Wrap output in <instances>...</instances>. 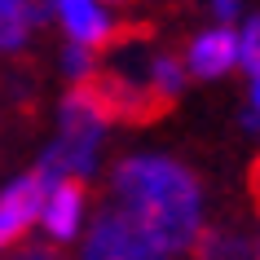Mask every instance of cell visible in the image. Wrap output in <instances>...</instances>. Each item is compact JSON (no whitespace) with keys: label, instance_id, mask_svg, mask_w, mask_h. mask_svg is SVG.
<instances>
[{"label":"cell","instance_id":"6da1fadb","mask_svg":"<svg viewBox=\"0 0 260 260\" xmlns=\"http://www.w3.org/2000/svg\"><path fill=\"white\" fill-rule=\"evenodd\" d=\"M110 203H119L168 256H181L203 225V190L185 164L164 154L123 159L110 181Z\"/></svg>","mask_w":260,"mask_h":260},{"label":"cell","instance_id":"7a4b0ae2","mask_svg":"<svg viewBox=\"0 0 260 260\" xmlns=\"http://www.w3.org/2000/svg\"><path fill=\"white\" fill-rule=\"evenodd\" d=\"M181 84H185L181 62L177 57H159V62H150L146 80H133L123 71H97L93 67L88 75L75 80L71 97H80L102 123L150 128V123L172 115V106H177V97H181Z\"/></svg>","mask_w":260,"mask_h":260},{"label":"cell","instance_id":"3957f363","mask_svg":"<svg viewBox=\"0 0 260 260\" xmlns=\"http://www.w3.org/2000/svg\"><path fill=\"white\" fill-rule=\"evenodd\" d=\"M102 128L106 123L97 119L93 110L84 106L80 97H62V133H57V141H53V150L40 159V172L49 185H53L57 177H84L88 168H93V159H97V146H102Z\"/></svg>","mask_w":260,"mask_h":260},{"label":"cell","instance_id":"277c9868","mask_svg":"<svg viewBox=\"0 0 260 260\" xmlns=\"http://www.w3.org/2000/svg\"><path fill=\"white\" fill-rule=\"evenodd\" d=\"M84 260H172L119 203L102 207L84 238Z\"/></svg>","mask_w":260,"mask_h":260},{"label":"cell","instance_id":"5b68a950","mask_svg":"<svg viewBox=\"0 0 260 260\" xmlns=\"http://www.w3.org/2000/svg\"><path fill=\"white\" fill-rule=\"evenodd\" d=\"M53 14L71 31V40L84 44L88 53H115L119 44L150 40L154 36L150 22H110L97 0H53Z\"/></svg>","mask_w":260,"mask_h":260},{"label":"cell","instance_id":"8992f818","mask_svg":"<svg viewBox=\"0 0 260 260\" xmlns=\"http://www.w3.org/2000/svg\"><path fill=\"white\" fill-rule=\"evenodd\" d=\"M44 199H49V181H44L40 172H31V177L14 181L9 190L0 194V247L22 243V234L40 220Z\"/></svg>","mask_w":260,"mask_h":260},{"label":"cell","instance_id":"52a82bcc","mask_svg":"<svg viewBox=\"0 0 260 260\" xmlns=\"http://www.w3.org/2000/svg\"><path fill=\"white\" fill-rule=\"evenodd\" d=\"M185 67L199 80H216L230 67H238V31H230L220 22V31H203L199 40L185 49Z\"/></svg>","mask_w":260,"mask_h":260},{"label":"cell","instance_id":"ba28073f","mask_svg":"<svg viewBox=\"0 0 260 260\" xmlns=\"http://www.w3.org/2000/svg\"><path fill=\"white\" fill-rule=\"evenodd\" d=\"M44 230L53 238H71L80 230V216H84V181L80 177H57L49 185V199H44Z\"/></svg>","mask_w":260,"mask_h":260},{"label":"cell","instance_id":"9c48e42d","mask_svg":"<svg viewBox=\"0 0 260 260\" xmlns=\"http://www.w3.org/2000/svg\"><path fill=\"white\" fill-rule=\"evenodd\" d=\"M181 256L185 260H251L256 247L247 243V238H238V234H230V230H203V225H199L194 243L185 247Z\"/></svg>","mask_w":260,"mask_h":260},{"label":"cell","instance_id":"30bf717a","mask_svg":"<svg viewBox=\"0 0 260 260\" xmlns=\"http://www.w3.org/2000/svg\"><path fill=\"white\" fill-rule=\"evenodd\" d=\"M31 36V18L18 9L14 0H0V49L9 53V49H22Z\"/></svg>","mask_w":260,"mask_h":260},{"label":"cell","instance_id":"8fae6325","mask_svg":"<svg viewBox=\"0 0 260 260\" xmlns=\"http://www.w3.org/2000/svg\"><path fill=\"white\" fill-rule=\"evenodd\" d=\"M238 67L256 80L260 75V14H251L238 31Z\"/></svg>","mask_w":260,"mask_h":260},{"label":"cell","instance_id":"7c38bea8","mask_svg":"<svg viewBox=\"0 0 260 260\" xmlns=\"http://www.w3.org/2000/svg\"><path fill=\"white\" fill-rule=\"evenodd\" d=\"M5 260H67L57 247H14Z\"/></svg>","mask_w":260,"mask_h":260},{"label":"cell","instance_id":"4fadbf2b","mask_svg":"<svg viewBox=\"0 0 260 260\" xmlns=\"http://www.w3.org/2000/svg\"><path fill=\"white\" fill-rule=\"evenodd\" d=\"M14 5L31 18V27L36 22H49V14H53V0H14Z\"/></svg>","mask_w":260,"mask_h":260},{"label":"cell","instance_id":"5bb4252c","mask_svg":"<svg viewBox=\"0 0 260 260\" xmlns=\"http://www.w3.org/2000/svg\"><path fill=\"white\" fill-rule=\"evenodd\" d=\"M247 190H251V199H256V212H260V154L251 159V172H247Z\"/></svg>","mask_w":260,"mask_h":260},{"label":"cell","instance_id":"9a60e30c","mask_svg":"<svg viewBox=\"0 0 260 260\" xmlns=\"http://www.w3.org/2000/svg\"><path fill=\"white\" fill-rule=\"evenodd\" d=\"M216 5V14H220V22H230L234 14H238V0H212Z\"/></svg>","mask_w":260,"mask_h":260},{"label":"cell","instance_id":"2e32d148","mask_svg":"<svg viewBox=\"0 0 260 260\" xmlns=\"http://www.w3.org/2000/svg\"><path fill=\"white\" fill-rule=\"evenodd\" d=\"M251 97H256V115H260V75L251 80Z\"/></svg>","mask_w":260,"mask_h":260},{"label":"cell","instance_id":"e0dca14e","mask_svg":"<svg viewBox=\"0 0 260 260\" xmlns=\"http://www.w3.org/2000/svg\"><path fill=\"white\" fill-rule=\"evenodd\" d=\"M110 5H133V0H110Z\"/></svg>","mask_w":260,"mask_h":260},{"label":"cell","instance_id":"ac0fdd59","mask_svg":"<svg viewBox=\"0 0 260 260\" xmlns=\"http://www.w3.org/2000/svg\"><path fill=\"white\" fill-rule=\"evenodd\" d=\"M251 260H260V243H256V256H251Z\"/></svg>","mask_w":260,"mask_h":260}]
</instances>
